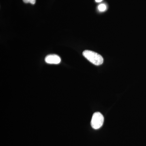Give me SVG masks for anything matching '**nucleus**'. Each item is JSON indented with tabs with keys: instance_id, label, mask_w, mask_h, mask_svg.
<instances>
[{
	"instance_id": "nucleus-4",
	"label": "nucleus",
	"mask_w": 146,
	"mask_h": 146,
	"mask_svg": "<svg viewBox=\"0 0 146 146\" xmlns=\"http://www.w3.org/2000/svg\"><path fill=\"white\" fill-rule=\"evenodd\" d=\"M106 9H107L106 6L104 4H100L98 7V9L101 12H104V11H105L106 10Z\"/></svg>"
},
{
	"instance_id": "nucleus-1",
	"label": "nucleus",
	"mask_w": 146,
	"mask_h": 146,
	"mask_svg": "<svg viewBox=\"0 0 146 146\" xmlns=\"http://www.w3.org/2000/svg\"><path fill=\"white\" fill-rule=\"evenodd\" d=\"M82 54L84 57L94 65H100L103 63V58L95 52L86 50L83 52Z\"/></svg>"
},
{
	"instance_id": "nucleus-3",
	"label": "nucleus",
	"mask_w": 146,
	"mask_h": 146,
	"mask_svg": "<svg viewBox=\"0 0 146 146\" xmlns=\"http://www.w3.org/2000/svg\"><path fill=\"white\" fill-rule=\"evenodd\" d=\"M45 60L48 64H58L60 63L61 59L57 55L50 54L46 56Z\"/></svg>"
},
{
	"instance_id": "nucleus-6",
	"label": "nucleus",
	"mask_w": 146,
	"mask_h": 146,
	"mask_svg": "<svg viewBox=\"0 0 146 146\" xmlns=\"http://www.w3.org/2000/svg\"><path fill=\"white\" fill-rule=\"evenodd\" d=\"M103 0H96V1L97 3H100Z\"/></svg>"
},
{
	"instance_id": "nucleus-2",
	"label": "nucleus",
	"mask_w": 146,
	"mask_h": 146,
	"mask_svg": "<svg viewBox=\"0 0 146 146\" xmlns=\"http://www.w3.org/2000/svg\"><path fill=\"white\" fill-rule=\"evenodd\" d=\"M104 122V117L100 112L94 113L91 121V125L93 128L98 129L101 127Z\"/></svg>"
},
{
	"instance_id": "nucleus-5",
	"label": "nucleus",
	"mask_w": 146,
	"mask_h": 146,
	"mask_svg": "<svg viewBox=\"0 0 146 146\" xmlns=\"http://www.w3.org/2000/svg\"><path fill=\"white\" fill-rule=\"evenodd\" d=\"M24 3H30L31 4L34 5L36 2V0H23Z\"/></svg>"
}]
</instances>
